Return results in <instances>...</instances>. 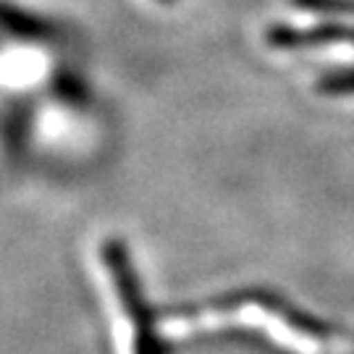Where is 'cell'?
Segmentation results:
<instances>
[{
  "label": "cell",
  "mask_w": 354,
  "mask_h": 354,
  "mask_svg": "<svg viewBox=\"0 0 354 354\" xmlns=\"http://www.w3.org/2000/svg\"><path fill=\"white\" fill-rule=\"evenodd\" d=\"M268 42L273 48H313V45H333V42H349L354 45V26L349 24H320L315 29H289V26H273L268 32Z\"/></svg>",
  "instance_id": "6da1fadb"
},
{
  "label": "cell",
  "mask_w": 354,
  "mask_h": 354,
  "mask_svg": "<svg viewBox=\"0 0 354 354\" xmlns=\"http://www.w3.org/2000/svg\"><path fill=\"white\" fill-rule=\"evenodd\" d=\"M317 92H323V95H354V68L326 74L317 82Z\"/></svg>",
  "instance_id": "7a4b0ae2"
},
{
  "label": "cell",
  "mask_w": 354,
  "mask_h": 354,
  "mask_svg": "<svg viewBox=\"0 0 354 354\" xmlns=\"http://www.w3.org/2000/svg\"><path fill=\"white\" fill-rule=\"evenodd\" d=\"M6 24H8V29H13L16 35H24V37H35V35H45V32H48L45 24H39V21L29 19L24 13H16L11 6H6Z\"/></svg>",
  "instance_id": "3957f363"
},
{
  "label": "cell",
  "mask_w": 354,
  "mask_h": 354,
  "mask_svg": "<svg viewBox=\"0 0 354 354\" xmlns=\"http://www.w3.org/2000/svg\"><path fill=\"white\" fill-rule=\"evenodd\" d=\"M299 8L320 13H342V16H354V0H294Z\"/></svg>",
  "instance_id": "277c9868"
},
{
  "label": "cell",
  "mask_w": 354,
  "mask_h": 354,
  "mask_svg": "<svg viewBox=\"0 0 354 354\" xmlns=\"http://www.w3.org/2000/svg\"><path fill=\"white\" fill-rule=\"evenodd\" d=\"M165 3H171V0H165Z\"/></svg>",
  "instance_id": "5b68a950"
}]
</instances>
